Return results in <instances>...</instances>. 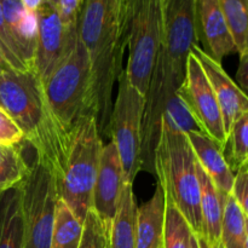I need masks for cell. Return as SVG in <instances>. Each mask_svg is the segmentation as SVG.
<instances>
[{"label": "cell", "mask_w": 248, "mask_h": 248, "mask_svg": "<svg viewBox=\"0 0 248 248\" xmlns=\"http://www.w3.org/2000/svg\"><path fill=\"white\" fill-rule=\"evenodd\" d=\"M78 36L91 67L94 116L102 140H110L113 90L125 53L120 0H82Z\"/></svg>", "instance_id": "cell-1"}, {"label": "cell", "mask_w": 248, "mask_h": 248, "mask_svg": "<svg viewBox=\"0 0 248 248\" xmlns=\"http://www.w3.org/2000/svg\"><path fill=\"white\" fill-rule=\"evenodd\" d=\"M0 107L15 121L39 164L58 182L68 148V137L56 123L44 87L34 72L6 68L0 72Z\"/></svg>", "instance_id": "cell-2"}, {"label": "cell", "mask_w": 248, "mask_h": 248, "mask_svg": "<svg viewBox=\"0 0 248 248\" xmlns=\"http://www.w3.org/2000/svg\"><path fill=\"white\" fill-rule=\"evenodd\" d=\"M154 170L165 194L183 215L194 234L201 235L202 220L196 157L186 133L161 125L154 152Z\"/></svg>", "instance_id": "cell-3"}, {"label": "cell", "mask_w": 248, "mask_h": 248, "mask_svg": "<svg viewBox=\"0 0 248 248\" xmlns=\"http://www.w3.org/2000/svg\"><path fill=\"white\" fill-rule=\"evenodd\" d=\"M103 145L97 120L91 114L82 116L69 132L62 174L57 182L58 195L82 224L91 210Z\"/></svg>", "instance_id": "cell-4"}, {"label": "cell", "mask_w": 248, "mask_h": 248, "mask_svg": "<svg viewBox=\"0 0 248 248\" xmlns=\"http://www.w3.org/2000/svg\"><path fill=\"white\" fill-rule=\"evenodd\" d=\"M43 87L48 108L64 135H69L82 116L89 114L94 116L91 67L89 55L79 36Z\"/></svg>", "instance_id": "cell-5"}, {"label": "cell", "mask_w": 248, "mask_h": 248, "mask_svg": "<svg viewBox=\"0 0 248 248\" xmlns=\"http://www.w3.org/2000/svg\"><path fill=\"white\" fill-rule=\"evenodd\" d=\"M121 24L127 63L125 74L145 96L161 38V0H120Z\"/></svg>", "instance_id": "cell-6"}, {"label": "cell", "mask_w": 248, "mask_h": 248, "mask_svg": "<svg viewBox=\"0 0 248 248\" xmlns=\"http://www.w3.org/2000/svg\"><path fill=\"white\" fill-rule=\"evenodd\" d=\"M118 93L110 116V140L118 149L126 183L133 184L142 170L140 145L145 96L130 82L121 70L118 77Z\"/></svg>", "instance_id": "cell-7"}, {"label": "cell", "mask_w": 248, "mask_h": 248, "mask_svg": "<svg viewBox=\"0 0 248 248\" xmlns=\"http://www.w3.org/2000/svg\"><path fill=\"white\" fill-rule=\"evenodd\" d=\"M19 186L23 248H51L56 205L60 199L55 176L38 161H34Z\"/></svg>", "instance_id": "cell-8"}, {"label": "cell", "mask_w": 248, "mask_h": 248, "mask_svg": "<svg viewBox=\"0 0 248 248\" xmlns=\"http://www.w3.org/2000/svg\"><path fill=\"white\" fill-rule=\"evenodd\" d=\"M177 94L184 102L201 131L218 143L224 152L227 132L220 108L200 62L191 51L186 60V78Z\"/></svg>", "instance_id": "cell-9"}, {"label": "cell", "mask_w": 248, "mask_h": 248, "mask_svg": "<svg viewBox=\"0 0 248 248\" xmlns=\"http://www.w3.org/2000/svg\"><path fill=\"white\" fill-rule=\"evenodd\" d=\"M38 14V39L34 52V73L41 84L48 79L74 46L78 27L65 28L57 9L44 0Z\"/></svg>", "instance_id": "cell-10"}, {"label": "cell", "mask_w": 248, "mask_h": 248, "mask_svg": "<svg viewBox=\"0 0 248 248\" xmlns=\"http://www.w3.org/2000/svg\"><path fill=\"white\" fill-rule=\"evenodd\" d=\"M125 183L124 170L118 149L113 140L103 145L98 173L92 191L91 210L109 234L111 222L115 216L119 195Z\"/></svg>", "instance_id": "cell-11"}, {"label": "cell", "mask_w": 248, "mask_h": 248, "mask_svg": "<svg viewBox=\"0 0 248 248\" xmlns=\"http://www.w3.org/2000/svg\"><path fill=\"white\" fill-rule=\"evenodd\" d=\"M191 52L200 62L208 82L215 92L222 113L224 130L228 135L235 121L239 120L245 114H248L247 94L228 75L220 62L206 53L199 44L191 47Z\"/></svg>", "instance_id": "cell-12"}, {"label": "cell", "mask_w": 248, "mask_h": 248, "mask_svg": "<svg viewBox=\"0 0 248 248\" xmlns=\"http://www.w3.org/2000/svg\"><path fill=\"white\" fill-rule=\"evenodd\" d=\"M195 27L202 50L216 61L237 53L218 0H195Z\"/></svg>", "instance_id": "cell-13"}, {"label": "cell", "mask_w": 248, "mask_h": 248, "mask_svg": "<svg viewBox=\"0 0 248 248\" xmlns=\"http://www.w3.org/2000/svg\"><path fill=\"white\" fill-rule=\"evenodd\" d=\"M5 22L18 48L22 64L34 72V52L38 39V14L24 9L21 0H0Z\"/></svg>", "instance_id": "cell-14"}, {"label": "cell", "mask_w": 248, "mask_h": 248, "mask_svg": "<svg viewBox=\"0 0 248 248\" xmlns=\"http://www.w3.org/2000/svg\"><path fill=\"white\" fill-rule=\"evenodd\" d=\"M191 145L196 161L213 182L216 188L224 195H230L234 173L228 165L224 152L212 138L203 132L191 131L186 133Z\"/></svg>", "instance_id": "cell-15"}, {"label": "cell", "mask_w": 248, "mask_h": 248, "mask_svg": "<svg viewBox=\"0 0 248 248\" xmlns=\"http://www.w3.org/2000/svg\"><path fill=\"white\" fill-rule=\"evenodd\" d=\"M196 171L200 183V208L202 220V232L200 236H202L212 248H219L223 213L228 195H224L216 188L198 161Z\"/></svg>", "instance_id": "cell-16"}, {"label": "cell", "mask_w": 248, "mask_h": 248, "mask_svg": "<svg viewBox=\"0 0 248 248\" xmlns=\"http://www.w3.org/2000/svg\"><path fill=\"white\" fill-rule=\"evenodd\" d=\"M165 223V193L157 182L154 195L137 211L136 248H161Z\"/></svg>", "instance_id": "cell-17"}, {"label": "cell", "mask_w": 248, "mask_h": 248, "mask_svg": "<svg viewBox=\"0 0 248 248\" xmlns=\"http://www.w3.org/2000/svg\"><path fill=\"white\" fill-rule=\"evenodd\" d=\"M137 203L133 184L124 183L108 234L109 248H136Z\"/></svg>", "instance_id": "cell-18"}, {"label": "cell", "mask_w": 248, "mask_h": 248, "mask_svg": "<svg viewBox=\"0 0 248 248\" xmlns=\"http://www.w3.org/2000/svg\"><path fill=\"white\" fill-rule=\"evenodd\" d=\"M0 248H23L22 191L19 184L0 193Z\"/></svg>", "instance_id": "cell-19"}, {"label": "cell", "mask_w": 248, "mask_h": 248, "mask_svg": "<svg viewBox=\"0 0 248 248\" xmlns=\"http://www.w3.org/2000/svg\"><path fill=\"white\" fill-rule=\"evenodd\" d=\"M247 215L232 195L225 199L219 248H248Z\"/></svg>", "instance_id": "cell-20"}, {"label": "cell", "mask_w": 248, "mask_h": 248, "mask_svg": "<svg viewBox=\"0 0 248 248\" xmlns=\"http://www.w3.org/2000/svg\"><path fill=\"white\" fill-rule=\"evenodd\" d=\"M82 227L84 224L73 215L67 203L61 198L58 199L51 236V248H79Z\"/></svg>", "instance_id": "cell-21"}, {"label": "cell", "mask_w": 248, "mask_h": 248, "mask_svg": "<svg viewBox=\"0 0 248 248\" xmlns=\"http://www.w3.org/2000/svg\"><path fill=\"white\" fill-rule=\"evenodd\" d=\"M236 52H248V0H218Z\"/></svg>", "instance_id": "cell-22"}, {"label": "cell", "mask_w": 248, "mask_h": 248, "mask_svg": "<svg viewBox=\"0 0 248 248\" xmlns=\"http://www.w3.org/2000/svg\"><path fill=\"white\" fill-rule=\"evenodd\" d=\"M191 236L193 230L188 222L171 199L165 194V223L161 248H190Z\"/></svg>", "instance_id": "cell-23"}, {"label": "cell", "mask_w": 248, "mask_h": 248, "mask_svg": "<svg viewBox=\"0 0 248 248\" xmlns=\"http://www.w3.org/2000/svg\"><path fill=\"white\" fill-rule=\"evenodd\" d=\"M28 172L29 166L22 154L21 143L0 145V193L22 183Z\"/></svg>", "instance_id": "cell-24"}, {"label": "cell", "mask_w": 248, "mask_h": 248, "mask_svg": "<svg viewBox=\"0 0 248 248\" xmlns=\"http://www.w3.org/2000/svg\"><path fill=\"white\" fill-rule=\"evenodd\" d=\"M248 114L235 121L234 125L227 135V143L224 150L228 149V154L224 155L228 165L232 173L242 167L248 166Z\"/></svg>", "instance_id": "cell-25"}, {"label": "cell", "mask_w": 248, "mask_h": 248, "mask_svg": "<svg viewBox=\"0 0 248 248\" xmlns=\"http://www.w3.org/2000/svg\"><path fill=\"white\" fill-rule=\"evenodd\" d=\"M161 125L171 128L174 131H181V132L188 133L191 131H199L202 132L199 127L198 123L193 118L189 109L186 108L184 102L181 97L176 93V96L167 103L165 108L164 115H162Z\"/></svg>", "instance_id": "cell-26"}, {"label": "cell", "mask_w": 248, "mask_h": 248, "mask_svg": "<svg viewBox=\"0 0 248 248\" xmlns=\"http://www.w3.org/2000/svg\"><path fill=\"white\" fill-rule=\"evenodd\" d=\"M79 248H109L108 232L92 210L89 211L84 220Z\"/></svg>", "instance_id": "cell-27"}, {"label": "cell", "mask_w": 248, "mask_h": 248, "mask_svg": "<svg viewBox=\"0 0 248 248\" xmlns=\"http://www.w3.org/2000/svg\"><path fill=\"white\" fill-rule=\"evenodd\" d=\"M0 45H1L2 51H4L5 58H6L9 67L14 70H18V72H26L27 69L21 62V57H19L16 43L12 39L11 33H10L6 22H5L1 4H0Z\"/></svg>", "instance_id": "cell-28"}, {"label": "cell", "mask_w": 248, "mask_h": 248, "mask_svg": "<svg viewBox=\"0 0 248 248\" xmlns=\"http://www.w3.org/2000/svg\"><path fill=\"white\" fill-rule=\"evenodd\" d=\"M23 140V135L9 114L0 107V145H15Z\"/></svg>", "instance_id": "cell-29"}, {"label": "cell", "mask_w": 248, "mask_h": 248, "mask_svg": "<svg viewBox=\"0 0 248 248\" xmlns=\"http://www.w3.org/2000/svg\"><path fill=\"white\" fill-rule=\"evenodd\" d=\"M230 195L236 201L244 213L248 215V166L242 167L235 172Z\"/></svg>", "instance_id": "cell-30"}, {"label": "cell", "mask_w": 248, "mask_h": 248, "mask_svg": "<svg viewBox=\"0 0 248 248\" xmlns=\"http://www.w3.org/2000/svg\"><path fill=\"white\" fill-rule=\"evenodd\" d=\"M81 4L82 0H58L56 9L65 28L75 29L78 27Z\"/></svg>", "instance_id": "cell-31"}, {"label": "cell", "mask_w": 248, "mask_h": 248, "mask_svg": "<svg viewBox=\"0 0 248 248\" xmlns=\"http://www.w3.org/2000/svg\"><path fill=\"white\" fill-rule=\"evenodd\" d=\"M239 56V69H237L236 72L237 80H239V85H237V86L246 93V89L248 86V52Z\"/></svg>", "instance_id": "cell-32"}, {"label": "cell", "mask_w": 248, "mask_h": 248, "mask_svg": "<svg viewBox=\"0 0 248 248\" xmlns=\"http://www.w3.org/2000/svg\"><path fill=\"white\" fill-rule=\"evenodd\" d=\"M21 1L23 4L24 9L28 10V11L36 12L40 5L44 2V0H21Z\"/></svg>", "instance_id": "cell-33"}, {"label": "cell", "mask_w": 248, "mask_h": 248, "mask_svg": "<svg viewBox=\"0 0 248 248\" xmlns=\"http://www.w3.org/2000/svg\"><path fill=\"white\" fill-rule=\"evenodd\" d=\"M6 68H10V67L6 62V58H5L1 45H0V69H6Z\"/></svg>", "instance_id": "cell-34"}, {"label": "cell", "mask_w": 248, "mask_h": 248, "mask_svg": "<svg viewBox=\"0 0 248 248\" xmlns=\"http://www.w3.org/2000/svg\"><path fill=\"white\" fill-rule=\"evenodd\" d=\"M196 240H198L199 248H212V247L210 246V245H208V242L206 241V240L203 239L202 236H200V235H196Z\"/></svg>", "instance_id": "cell-35"}, {"label": "cell", "mask_w": 248, "mask_h": 248, "mask_svg": "<svg viewBox=\"0 0 248 248\" xmlns=\"http://www.w3.org/2000/svg\"><path fill=\"white\" fill-rule=\"evenodd\" d=\"M190 248H199L198 240H196V235L193 232V236H191V242H190Z\"/></svg>", "instance_id": "cell-36"}, {"label": "cell", "mask_w": 248, "mask_h": 248, "mask_svg": "<svg viewBox=\"0 0 248 248\" xmlns=\"http://www.w3.org/2000/svg\"><path fill=\"white\" fill-rule=\"evenodd\" d=\"M46 2H48V4L50 5H52V6H57V2H58V0H45Z\"/></svg>", "instance_id": "cell-37"}, {"label": "cell", "mask_w": 248, "mask_h": 248, "mask_svg": "<svg viewBox=\"0 0 248 248\" xmlns=\"http://www.w3.org/2000/svg\"><path fill=\"white\" fill-rule=\"evenodd\" d=\"M1 70H2V69H0V72H1Z\"/></svg>", "instance_id": "cell-38"}]
</instances>
